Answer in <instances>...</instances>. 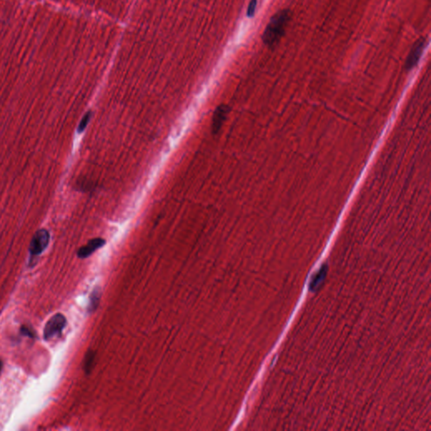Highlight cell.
Masks as SVG:
<instances>
[{
	"mask_svg": "<svg viewBox=\"0 0 431 431\" xmlns=\"http://www.w3.org/2000/svg\"><path fill=\"white\" fill-rule=\"evenodd\" d=\"M91 116H92V112L90 111H88L87 113L84 115V117L82 118L81 121H80V123H79V127H78V132L79 133L84 132L85 128L87 127L88 124H89L90 119H91Z\"/></svg>",
	"mask_w": 431,
	"mask_h": 431,
	"instance_id": "obj_11",
	"label": "cell"
},
{
	"mask_svg": "<svg viewBox=\"0 0 431 431\" xmlns=\"http://www.w3.org/2000/svg\"><path fill=\"white\" fill-rule=\"evenodd\" d=\"M105 245V240L100 239V238L93 239L88 242L87 245H84L79 249V251H78V257L80 258V259L88 258L92 255L93 253L99 250L100 248L103 247Z\"/></svg>",
	"mask_w": 431,
	"mask_h": 431,
	"instance_id": "obj_6",
	"label": "cell"
},
{
	"mask_svg": "<svg viewBox=\"0 0 431 431\" xmlns=\"http://www.w3.org/2000/svg\"><path fill=\"white\" fill-rule=\"evenodd\" d=\"M66 325V318L61 313H57L46 323L43 331L44 339L45 340H50L55 337L60 336Z\"/></svg>",
	"mask_w": 431,
	"mask_h": 431,
	"instance_id": "obj_3",
	"label": "cell"
},
{
	"mask_svg": "<svg viewBox=\"0 0 431 431\" xmlns=\"http://www.w3.org/2000/svg\"><path fill=\"white\" fill-rule=\"evenodd\" d=\"M425 39H419L416 42L413 48L411 49L409 55L407 57V62H406V69H413V67L415 66L416 64L418 63L421 56L423 54V50L425 49Z\"/></svg>",
	"mask_w": 431,
	"mask_h": 431,
	"instance_id": "obj_5",
	"label": "cell"
},
{
	"mask_svg": "<svg viewBox=\"0 0 431 431\" xmlns=\"http://www.w3.org/2000/svg\"><path fill=\"white\" fill-rule=\"evenodd\" d=\"M94 360H95V353L93 352L92 350H89L85 355V360H84V370L87 373H90L92 369Z\"/></svg>",
	"mask_w": 431,
	"mask_h": 431,
	"instance_id": "obj_10",
	"label": "cell"
},
{
	"mask_svg": "<svg viewBox=\"0 0 431 431\" xmlns=\"http://www.w3.org/2000/svg\"><path fill=\"white\" fill-rule=\"evenodd\" d=\"M289 19V11H287L278 12L271 18L263 36V41L266 45H276L280 41L284 34Z\"/></svg>",
	"mask_w": 431,
	"mask_h": 431,
	"instance_id": "obj_1",
	"label": "cell"
},
{
	"mask_svg": "<svg viewBox=\"0 0 431 431\" xmlns=\"http://www.w3.org/2000/svg\"><path fill=\"white\" fill-rule=\"evenodd\" d=\"M21 334H23V335H26V336L30 337V338H35L34 333H33V331H32V329H30L28 327H21Z\"/></svg>",
	"mask_w": 431,
	"mask_h": 431,
	"instance_id": "obj_12",
	"label": "cell"
},
{
	"mask_svg": "<svg viewBox=\"0 0 431 431\" xmlns=\"http://www.w3.org/2000/svg\"><path fill=\"white\" fill-rule=\"evenodd\" d=\"M195 109L191 106L184 112V115L180 117L178 123L175 125L170 137H169V145L172 148L176 147L177 144L180 142L182 137L185 134L187 130L189 128L193 121L195 120Z\"/></svg>",
	"mask_w": 431,
	"mask_h": 431,
	"instance_id": "obj_2",
	"label": "cell"
},
{
	"mask_svg": "<svg viewBox=\"0 0 431 431\" xmlns=\"http://www.w3.org/2000/svg\"><path fill=\"white\" fill-rule=\"evenodd\" d=\"M100 290H94L92 294L90 295V307H89L90 312H94L97 308L99 302H100Z\"/></svg>",
	"mask_w": 431,
	"mask_h": 431,
	"instance_id": "obj_9",
	"label": "cell"
},
{
	"mask_svg": "<svg viewBox=\"0 0 431 431\" xmlns=\"http://www.w3.org/2000/svg\"><path fill=\"white\" fill-rule=\"evenodd\" d=\"M2 369H3V362H2V360H0V374H1Z\"/></svg>",
	"mask_w": 431,
	"mask_h": 431,
	"instance_id": "obj_14",
	"label": "cell"
},
{
	"mask_svg": "<svg viewBox=\"0 0 431 431\" xmlns=\"http://www.w3.org/2000/svg\"><path fill=\"white\" fill-rule=\"evenodd\" d=\"M50 234L46 229H40L34 234L30 244L29 252L32 257H37L48 248Z\"/></svg>",
	"mask_w": 431,
	"mask_h": 431,
	"instance_id": "obj_4",
	"label": "cell"
},
{
	"mask_svg": "<svg viewBox=\"0 0 431 431\" xmlns=\"http://www.w3.org/2000/svg\"><path fill=\"white\" fill-rule=\"evenodd\" d=\"M168 155V151L163 152V153L161 154V158H159V160L155 163V165L153 166V169H152L151 172H150L149 176H148V180H147V186L148 187V188L152 186L153 183L156 181V178L158 177V174H159V172H160L161 169L163 168V163H164V162L167 160Z\"/></svg>",
	"mask_w": 431,
	"mask_h": 431,
	"instance_id": "obj_8",
	"label": "cell"
},
{
	"mask_svg": "<svg viewBox=\"0 0 431 431\" xmlns=\"http://www.w3.org/2000/svg\"><path fill=\"white\" fill-rule=\"evenodd\" d=\"M228 113H229V107L227 105H222L217 108L212 119L213 133H217L220 130Z\"/></svg>",
	"mask_w": 431,
	"mask_h": 431,
	"instance_id": "obj_7",
	"label": "cell"
},
{
	"mask_svg": "<svg viewBox=\"0 0 431 431\" xmlns=\"http://www.w3.org/2000/svg\"><path fill=\"white\" fill-rule=\"evenodd\" d=\"M256 5H257V1L256 0H252L251 1V3L250 4V6H249V9H248V16H254V14H255V8H256Z\"/></svg>",
	"mask_w": 431,
	"mask_h": 431,
	"instance_id": "obj_13",
	"label": "cell"
}]
</instances>
